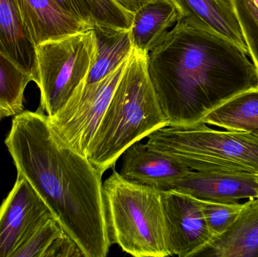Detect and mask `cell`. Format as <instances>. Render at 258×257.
<instances>
[{"label":"cell","mask_w":258,"mask_h":257,"mask_svg":"<svg viewBox=\"0 0 258 257\" xmlns=\"http://www.w3.org/2000/svg\"><path fill=\"white\" fill-rule=\"evenodd\" d=\"M248 56L226 38L180 19L147 55L168 125L202 123L230 98L258 87L257 69Z\"/></svg>","instance_id":"cell-2"},{"label":"cell","mask_w":258,"mask_h":257,"mask_svg":"<svg viewBox=\"0 0 258 257\" xmlns=\"http://www.w3.org/2000/svg\"><path fill=\"white\" fill-rule=\"evenodd\" d=\"M0 56L39 83L36 46L23 24L16 0H0Z\"/></svg>","instance_id":"cell-14"},{"label":"cell","mask_w":258,"mask_h":257,"mask_svg":"<svg viewBox=\"0 0 258 257\" xmlns=\"http://www.w3.org/2000/svg\"><path fill=\"white\" fill-rule=\"evenodd\" d=\"M152 150L195 172H247L258 175V135L217 131L206 124L167 125L148 135Z\"/></svg>","instance_id":"cell-5"},{"label":"cell","mask_w":258,"mask_h":257,"mask_svg":"<svg viewBox=\"0 0 258 257\" xmlns=\"http://www.w3.org/2000/svg\"><path fill=\"white\" fill-rule=\"evenodd\" d=\"M127 62L99 82L80 86L54 116L48 117L56 137L83 156L86 157Z\"/></svg>","instance_id":"cell-7"},{"label":"cell","mask_w":258,"mask_h":257,"mask_svg":"<svg viewBox=\"0 0 258 257\" xmlns=\"http://www.w3.org/2000/svg\"><path fill=\"white\" fill-rule=\"evenodd\" d=\"M256 3H257V5L258 6V0H255Z\"/></svg>","instance_id":"cell-26"},{"label":"cell","mask_w":258,"mask_h":257,"mask_svg":"<svg viewBox=\"0 0 258 257\" xmlns=\"http://www.w3.org/2000/svg\"><path fill=\"white\" fill-rule=\"evenodd\" d=\"M200 205L209 230L214 238L228 229L234 223L243 207V204L239 202L216 203L200 201Z\"/></svg>","instance_id":"cell-23"},{"label":"cell","mask_w":258,"mask_h":257,"mask_svg":"<svg viewBox=\"0 0 258 257\" xmlns=\"http://www.w3.org/2000/svg\"><path fill=\"white\" fill-rule=\"evenodd\" d=\"M120 174L124 178L160 191L168 190L192 172L180 161L135 142L123 152Z\"/></svg>","instance_id":"cell-11"},{"label":"cell","mask_w":258,"mask_h":257,"mask_svg":"<svg viewBox=\"0 0 258 257\" xmlns=\"http://www.w3.org/2000/svg\"><path fill=\"white\" fill-rule=\"evenodd\" d=\"M203 123L228 131H258V87L230 98L203 119Z\"/></svg>","instance_id":"cell-18"},{"label":"cell","mask_w":258,"mask_h":257,"mask_svg":"<svg viewBox=\"0 0 258 257\" xmlns=\"http://www.w3.org/2000/svg\"><path fill=\"white\" fill-rule=\"evenodd\" d=\"M147 55L134 48L86 158L103 174L135 142L168 125L147 68Z\"/></svg>","instance_id":"cell-3"},{"label":"cell","mask_w":258,"mask_h":257,"mask_svg":"<svg viewBox=\"0 0 258 257\" xmlns=\"http://www.w3.org/2000/svg\"><path fill=\"white\" fill-rule=\"evenodd\" d=\"M240 23L248 57L258 72V6L255 0H232Z\"/></svg>","instance_id":"cell-22"},{"label":"cell","mask_w":258,"mask_h":257,"mask_svg":"<svg viewBox=\"0 0 258 257\" xmlns=\"http://www.w3.org/2000/svg\"><path fill=\"white\" fill-rule=\"evenodd\" d=\"M52 215L26 178L18 175L0 206V257H12L29 234Z\"/></svg>","instance_id":"cell-9"},{"label":"cell","mask_w":258,"mask_h":257,"mask_svg":"<svg viewBox=\"0 0 258 257\" xmlns=\"http://www.w3.org/2000/svg\"><path fill=\"white\" fill-rule=\"evenodd\" d=\"M181 18V12L172 0L149 2L134 14L129 30L134 48L148 54Z\"/></svg>","instance_id":"cell-16"},{"label":"cell","mask_w":258,"mask_h":257,"mask_svg":"<svg viewBox=\"0 0 258 257\" xmlns=\"http://www.w3.org/2000/svg\"><path fill=\"white\" fill-rule=\"evenodd\" d=\"M170 256H197L214 236L200 201L177 190L161 191Z\"/></svg>","instance_id":"cell-8"},{"label":"cell","mask_w":258,"mask_h":257,"mask_svg":"<svg viewBox=\"0 0 258 257\" xmlns=\"http://www.w3.org/2000/svg\"><path fill=\"white\" fill-rule=\"evenodd\" d=\"M257 198H258V196H257Z\"/></svg>","instance_id":"cell-27"},{"label":"cell","mask_w":258,"mask_h":257,"mask_svg":"<svg viewBox=\"0 0 258 257\" xmlns=\"http://www.w3.org/2000/svg\"><path fill=\"white\" fill-rule=\"evenodd\" d=\"M170 190L204 202L235 203L258 196V175L247 172L192 170Z\"/></svg>","instance_id":"cell-10"},{"label":"cell","mask_w":258,"mask_h":257,"mask_svg":"<svg viewBox=\"0 0 258 257\" xmlns=\"http://www.w3.org/2000/svg\"><path fill=\"white\" fill-rule=\"evenodd\" d=\"M102 193L111 244L134 256H170L160 190L125 179L113 169Z\"/></svg>","instance_id":"cell-4"},{"label":"cell","mask_w":258,"mask_h":257,"mask_svg":"<svg viewBox=\"0 0 258 257\" xmlns=\"http://www.w3.org/2000/svg\"><path fill=\"white\" fill-rule=\"evenodd\" d=\"M5 143L18 175L31 184L84 256H107L111 242L98 169L56 137L40 109L15 116Z\"/></svg>","instance_id":"cell-1"},{"label":"cell","mask_w":258,"mask_h":257,"mask_svg":"<svg viewBox=\"0 0 258 257\" xmlns=\"http://www.w3.org/2000/svg\"><path fill=\"white\" fill-rule=\"evenodd\" d=\"M64 234L54 216H48L29 234L12 257H45L53 243Z\"/></svg>","instance_id":"cell-21"},{"label":"cell","mask_w":258,"mask_h":257,"mask_svg":"<svg viewBox=\"0 0 258 257\" xmlns=\"http://www.w3.org/2000/svg\"><path fill=\"white\" fill-rule=\"evenodd\" d=\"M197 256L258 257V198L244 203L234 223Z\"/></svg>","instance_id":"cell-15"},{"label":"cell","mask_w":258,"mask_h":257,"mask_svg":"<svg viewBox=\"0 0 258 257\" xmlns=\"http://www.w3.org/2000/svg\"><path fill=\"white\" fill-rule=\"evenodd\" d=\"M40 109L54 116L84 84L97 54L93 29L36 46Z\"/></svg>","instance_id":"cell-6"},{"label":"cell","mask_w":258,"mask_h":257,"mask_svg":"<svg viewBox=\"0 0 258 257\" xmlns=\"http://www.w3.org/2000/svg\"><path fill=\"white\" fill-rule=\"evenodd\" d=\"M65 12L92 27L104 26L130 30L133 14L120 7L114 0H54Z\"/></svg>","instance_id":"cell-19"},{"label":"cell","mask_w":258,"mask_h":257,"mask_svg":"<svg viewBox=\"0 0 258 257\" xmlns=\"http://www.w3.org/2000/svg\"><path fill=\"white\" fill-rule=\"evenodd\" d=\"M31 77L6 57L0 56V118L24 111V92Z\"/></svg>","instance_id":"cell-20"},{"label":"cell","mask_w":258,"mask_h":257,"mask_svg":"<svg viewBox=\"0 0 258 257\" xmlns=\"http://www.w3.org/2000/svg\"><path fill=\"white\" fill-rule=\"evenodd\" d=\"M97 54L84 84H96L128 61L134 51L130 30L104 26L92 27Z\"/></svg>","instance_id":"cell-17"},{"label":"cell","mask_w":258,"mask_h":257,"mask_svg":"<svg viewBox=\"0 0 258 257\" xmlns=\"http://www.w3.org/2000/svg\"><path fill=\"white\" fill-rule=\"evenodd\" d=\"M23 24L35 46L89 30L54 0H16Z\"/></svg>","instance_id":"cell-12"},{"label":"cell","mask_w":258,"mask_h":257,"mask_svg":"<svg viewBox=\"0 0 258 257\" xmlns=\"http://www.w3.org/2000/svg\"><path fill=\"white\" fill-rule=\"evenodd\" d=\"M172 1L181 12V19L226 38L248 54L240 23L232 0Z\"/></svg>","instance_id":"cell-13"},{"label":"cell","mask_w":258,"mask_h":257,"mask_svg":"<svg viewBox=\"0 0 258 257\" xmlns=\"http://www.w3.org/2000/svg\"><path fill=\"white\" fill-rule=\"evenodd\" d=\"M124 10L131 14H135L138 9L152 0H114Z\"/></svg>","instance_id":"cell-24"},{"label":"cell","mask_w":258,"mask_h":257,"mask_svg":"<svg viewBox=\"0 0 258 257\" xmlns=\"http://www.w3.org/2000/svg\"><path fill=\"white\" fill-rule=\"evenodd\" d=\"M253 134H257V135H258V131H257V132L253 133Z\"/></svg>","instance_id":"cell-25"}]
</instances>
